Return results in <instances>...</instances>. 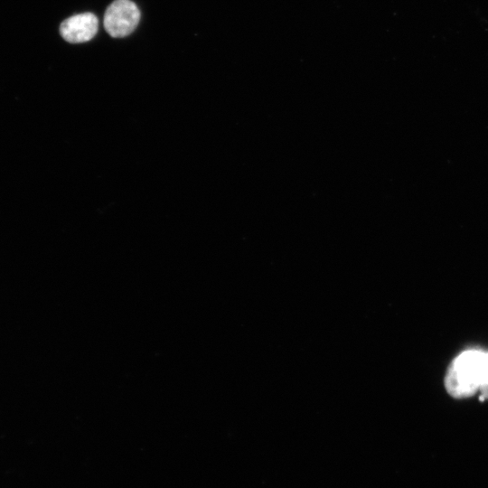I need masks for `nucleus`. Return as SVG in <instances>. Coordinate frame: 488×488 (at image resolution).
<instances>
[{
	"label": "nucleus",
	"mask_w": 488,
	"mask_h": 488,
	"mask_svg": "<svg viewBox=\"0 0 488 488\" xmlns=\"http://www.w3.org/2000/svg\"><path fill=\"white\" fill-rule=\"evenodd\" d=\"M480 391L484 399H488V352H486L485 370Z\"/></svg>",
	"instance_id": "20e7f679"
},
{
	"label": "nucleus",
	"mask_w": 488,
	"mask_h": 488,
	"mask_svg": "<svg viewBox=\"0 0 488 488\" xmlns=\"http://www.w3.org/2000/svg\"><path fill=\"white\" fill-rule=\"evenodd\" d=\"M486 363V352L469 349L458 354L447 368L445 387L450 396L469 398L480 390Z\"/></svg>",
	"instance_id": "f257e3e1"
},
{
	"label": "nucleus",
	"mask_w": 488,
	"mask_h": 488,
	"mask_svg": "<svg viewBox=\"0 0 488 488\" xmlns=\"http://www.w3.org/2000/svg\"><path fill=\"white\" fill-rule=\"evenodd\" d=\"M99 20L92 13L72 15L60 26L62 38L71 43H80L91 40L97 33Z\"/></svg>",
	"instance_id": "7ed1b4c3"
},
{
	"label": "nucleus",
	"mask_w": 488,
	"mask_h": 488,
	"mask_svg": "<svg viewBox=\"0 0 488 488\" xmlns=\"http://www.w3.org/2000/svg\"><path fill=\"white\" fill-rule=\"evenodd\" d=\"M140 12L131 0H115L108 5L104 14V27L115 38L130 34L137 26Z\"/></svg>",
	"instance_id": "f03ea898"
}]
</instances>
